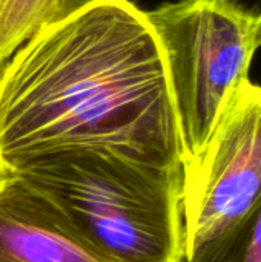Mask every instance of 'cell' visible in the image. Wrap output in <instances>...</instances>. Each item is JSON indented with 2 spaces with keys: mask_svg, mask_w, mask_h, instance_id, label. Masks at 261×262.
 I'll return each instance as SVG.
<instances>
[{
  "mask_svg": "<svg viewBox=\"0 0 261 262\" xmlns=\"http://www.w3.org/2000/svg\"><path fill=\"white\" fill-rule=\"evenodd\" d=\"M192 262H261V196L223 239Z\"/></svg>",
  "mask_w": 261,
  "mask_h": 262,
  "instance_id": "cell-7",
  "label": "cell"
},
{
  "mask_svg": "<svg viewBox=\"0 0 261 262\" xmlns=\"http://www.w3.org/2000/svg\"><path fill=\"white\" fill-rule=\"evenodd\" d=\"M182 262H188V261H186V259H185V258H183V261H182Z\"/></svg>",
  "mask_w": 261,
  "mask_h": 262,
  "instance_id": "cell-9",
  "label": "cell"
},
{
  "mask_svg": "<svg viewBox=\"0 0 261 262\" xmlns=\"http://www.w3.org/2000/svg\"><path fill=\"white\" fill-rule=\"evenodd\" d=\"M0 262H105L58 210L0 169Z\"/></svg>",
  "mask_w": 261,
  "mask_h": 262,
  "instance_id": "cell-5",
  "label": "cell"
},
{
  "mask_svg": "<svg viewBox=\"0 0 261 262\" xmlns=\"http://www.w3.org/2000/svg\"><path fill=\"white\" fill-rule=\"evenodd\" d=\"M261 196V86L234 92L203 150L183 164L185 259L223 239Z\"/></svg>",
  "mask_w": 261,
  "mask_h": 262,
  "instance_id": "cell-4",
  "label": "cell"
},
{
  "mask_svg": "<svg viewBox=\"0 0 261 262\" xmlns=\"http://www.w3.org/2000/svg\"><path fill=\"white\" fill-rule=\"evenodd\" d=\"M6 170L49 201L105 262L183 261V167L78 146Z\"/></svg>",
  "mask_w": 261,
  "mask_h": 262,
  "instance_id": "cell-2",
  "label": "cell"
},
{
  "mask_svg": "<svg viewBox=\"0 0 261 262\" xmlns=\"http://www.w3.org/2000/svg\"><path fill=\"white\" fill-rule=\"evenodd\" d=\"M145 12L165 58L185 164L203 150L249 80L261 9L242 0H175Z\"/></svg>",
  "mask_w": 261,
  "mask_h": 262,
  "instance_id": "cell-3",
  "label": "cell"
},
{
  "mask_svg": "<svg viewBox=\"0 0 261 262\" xmlns=\"http://www.w3.org/2000/svg\"><path fill=\"white\" fill-rule=\"evenodd\" d=\"M83 0H0V66L43 28Z\"/></svg>",
  "mask_w": 261,
  "mask_h": 262,
  "instance_id": "cell-6",
  "label": "cell"
},
{
  "mask_svg": "<svg viewBox=\"0 0 261 262\" xmlns=\"http://www.w3.org/2000/svg\"><path fill=\"white\" fill-rule=\"evenodd\" d=\"M78 146L183 167L165 58L132 0H83L0 66V169Z\"/></svg>",
  "mask_w": 261,
  "mask_h": 262,
  "instance_id": "cell-1",
  "label": "cell"
},
{
  "mask_svg": "<svg viewBox=\"0 0 261 262\" xmlns=\"http://www.w3.org/2000/svg\"><path fill=\"white\" fill-rule=\"evenodd\" d=\"M260 45H261V29H260Z\"/></svg>",
  "mask_w": 261,
  "mask_h": 262,
  "instance_id": "cell-8",
  "label": "cell"
}]
</instances>
